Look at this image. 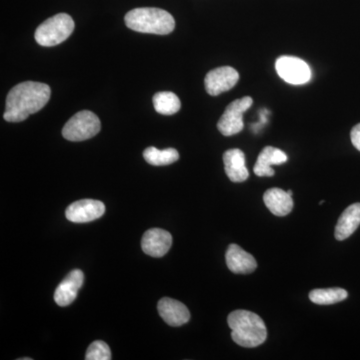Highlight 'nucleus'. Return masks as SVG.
<instances>
[{
	"label": "nucleus",
	"mask_w": 360,
	"mask_h": 360,
	"mask_svg": "<svg viewBox=\"0 0 360 360\" xmlns=\"http://www.w3.org/2000/svg\"><path fill=\"white\" fill-rule=\"evenodd\" d=\"M225 174L232 182H243L250 176L245 165V155L238 148L229 149L224 155Z\"/></svg>",
	"instance_id": "nucleus-14"
},
{
	"label": "nucleus",
	"mask_w": 360,
	"mask_h": 360,
	"mask_svg": "<svg viewBox=\"0 0 360 360\" xmlns=\"http://www.w3.org/2000/svg\"><path fill=\"white\" fill-rule=\"evenodd\" d=\"M359 224L360 203H354L340 215L335 226V238L341 241L349 238L359 229Z\"/></svg>",
	"instance_id": "nucleus-17"
},
{
	"label": "nucleus",
	"mask_w": 360,
	"mask_h": 360,
	"mask_svg": "<svg viewBox=\"0 0 360 360\" xmlns=\"http://www.w3.org/2000/svg\"><path fill=\"white\" fill-rule=\"evenodd\" d=\"M86 360H110V348L103 340H96L92 342L87 348Z\"/></svg>",
	"instance_id": "nucleus-21"
},
{
	"label": "nucleus",
	"mask_w": 360,
	"mask_h": 360,
	"mask_svg": "<svg viewBox=\"0 0 360 360\" xmlns=\"http://www.w3.org/2000/svg\"><path fill=\"white\" fill-rule=\"evenodd\" d=\"M309 300L315 304L329 305L343 302L347 300L348 293L343 288H322V290H314L309 292Z\"/></svg>",
	"instance_id": "nucleus-20"
},
{
	"label": "nucleus",
	"mask_w": 360,
	"mask_h": 360,
	"mask_svg": "<svg viewBox=\"0 0 360 360\" xmlns=\"http://www.w3.org/2000/svg\"><path fill=\"white\" fill-rule=\"evenodd\" d=\"M143 158L149 165L155 167L169 165L179 160V153L176 149L167 148L165 150H160L153 146L148 148L143 151Z\"/></svg>",
	"instance_id": "nucleus-19"
},
{
	"label": "nucleus",
	"mask_w": 360,
	"mask_h": 360,
	"mask_svg": "<svg viewBox=\"0 0 360 360\" xmlns=\"http://www.w3.org/2000/svg\"><path fill=\"white\" fill-rule=\"evenodd\" d=\"M105 212L103 202L94 200H82L71 203L66 208V219L75 224H85L101 219Z\"/></svg>",
	"instance_id": "nucleus-9"
},
{
	"label": "nucleus",
	"mask_w": 360,
	"mask_h": 360,
	"mask_svg": "<svg viewBox=\"0 0 360 360\" xmlns=\"http://www.w3.org/2000/svg\"><path fill=\"white\" fill-rule=\"evenodd\" d=\"M239 73L231 66L215 68L206 75L205 90L208 94L217 96L222 92L229 91L238 84Z\"/></svg>",
	"instance_id": "nucleus-8"
},
{
	"label": "nucleus",
	"mask_w": 360,
	"mask_h": 360,
	"mask_svg": "<svg viewBox=\"0 0 360 360\" xmlns=\"http://www.w3.org/2000/svg\"><path fill=\"white\" fill-rule=\"evenodd\" d=\"M51 90L41 82H25L15 85L7 94L4 118L8 122H21L46 105Z\"/></svg>",
	"instance_id": "nucleus-1"
},
{
	"label": "nucleus",
	"mask_w": 360,
	"mask_h": 360,
	"mask_svg": "<svg viewBox=\"0 0 360 360\" xmlns=\"http://www.w3.org/2000/svg\"><path fill=\"white\" fill-rule=\"evenodd\" d=\"M101 129L99 118L91 111L82 110L65 123L63 135L70 141H84L96 136Z\"/></svg>",
	"instance_id": "nucleus-5"
},
{
	"label": "nucleus",
	"mask_w": 360,
	"mask_h": 360,
	"mask_svg": "<svg viewBox=\"0 0 360 360\" xmlns=\"http://www.w3.org/2000/svg\"><path fill=\"white\" fill-rule=\"evenodd\" d=\"M124 20L130 30L150 34H169L175 28L174 16L167 11L155 7L132 9L127 13Z\"/></svg>",
	"instance_id": "nucleus-3"
},
{
	"label": "nucleus",
	"mask_w": 360,
	"mask_h": 360,
	"mask_svg": "<svg viewBox=\"0 0 360 360\" xmlns=\"http://www.w3.org/2000/svg\"><path fill=\"white\" fill-rule=\"evenodd\" d=\"M158 309L161 319L170 326H184L191 319V312L186 305L172 298H161Z\"/></svg>",
	"instance_id": "nucleus-12"
},
{
	"label": "nucleus",
	"mask_w": 360,
	"mask_h": 360,
	"mask_svg": "<svg viewBox=\"0 0 360 360\" xmlns=\"http://www.w3.org/2000/svg\"><path fill=\"white\" fill-rule=\"evenodd\" d=\"M264 201L266 207L276 217H285L293 210L292 196L277 187L265 191Z\"/></svg>",
	"instance_id": "nucleus-16"
},
{
	"label": "nucleus",
	"mask_w": 360,
	"mask_h": 360,
	"mask_svg": "<svg viewBox=\"0 0 360 360\" xmlns=\"http://www.w3.org/2000/svg\"><path fill=\"white\" fill-rule=\"evenodd\" d=\"M75 30V21L66 13H59L45 20L37 27L34 39L41 46L51 47L63 44Z\"/></svg>",
	"instance_id": "nucleus-4"
},
{
	"label": "nucleus",
	"mask_w": 360,
	"mask_h": 360,
	"mask_svg": "<svg viewBox=\"0 0 360 360\" xmlns=\"http://www.w3.org/2000/svg\"><path fill=\"white\" fill-rule=\"evenodd\" d=\"M231 338L243 347H257L264 343L267 329L262 317L248 310H236L227 317Z\"/></svg>",
	"instance_id": "nucleus-2"
},
{
	"label": "nucleus",
	"mask_w": 360,
	"mask_h": 360,
	"mask_svg": "<svg viewBox=\"0 0 360 360\" xmlns=\"http://www.w3.org/2000/svg\"><path fill=\"white\" fill-rule=\"evenodd\" d=\"M350 137H352V142L354 148L360 151V123L352 129Z\"/></svg>",
	"instance_id": "nucleus-22"
},
{
	"label": "nucleus",
	"mask_w": 360,
	"mask_h": 360,
	"mask_svg": "<svg viewBox=\"0 0 360 360\" xmlns=\"http://www.w3.org/2000/svg\"><path fill=\"white\" fill-rule=\"evenodd\" d=\"M225 259L229 270L236 274H250L257 267L255 258L234 243L227 248Z\"/></svg>",
	"instance_id": "nucleus-13"
},
{
	"label": "nucleus",
	"mask_w": 360,
	"mask_h": 360,
	"mask_svg": "<svg viewBox=\"0 0 360 360\" xmlns=\"http://www.w3.org/2000/svg\"><path fill=\"white\" fill-rule=\"evenodd\" d=\"M172 245V236L169 232L161 229H151L143 234L141 248L149 257H165Z\"/></svg>",
	"instance_id": "nucleus-10"
},
{
	"label": "nucleus",
	"mask_w": 360,
	"mask_h": 360,
	"mask_svg": "<svg viewBox=\"0 0 360 360\" xmlns=\"http://www.w3.org/2000/svg\"><path fill=\"white\" fill-rule=\"evenodd\" d=\"M276 70L277 75L290 84H305L311 78L309 65L295 56H281L276 60Z\"/></svg>",
	"instance_id": "nucleus-7"
},
{
	"label": "nucleus",
	"mask_w": 360,
	"mask_h": 360,
	"mask_svg": "<svg viewBox=\"0 0 360 360\" xmlns=\"http://www.w3.org/2000/svg\"><path fill=\"white\" fill-rule=\"evenodd\" d=\"M252 103V98L250 96H245L229 104L217 123L220 134H224V136H232L239 134L245 127L243 113L250 108Z\"/></svg>",
	"instance_id": "nucleus-6"
},
{
	"label": "nucleus",
	"mask_w": 360,
	"mask_h": 360,
	"mask_svg": "<svg viewBox=\"0 0 360 360\" xmlns=\"http://www.w3.org/2000/svg\"><path fill=\"white\" fill-rule=\"evenodd\" d=\"M288 194H290L291 196H292V191H288Z\"/></svg>",
	"instance_id": "nucleus-23"
},
{
	"label": "nucleus",
	"mask_w": 360,
	"mask_h": 360,
	"mask_svg": "<svg viewBox=\"0 0 360 360\" xmlns=\"http://www.w3.org/2000/svg\"><path fill=\"white\" fill-rule=\"evenodd\" d=\"M153 105L155 110L163 115H175L181 108L179 96L170 91H161L155 94Z\"/></svg>",
	"instance_id": "nucleus-18"
},
{
	"label": "nucleus",
	"mask_w": 360,
	"mask_h": 360,
	"mask_svg": "<svg viewBox=\"0 0 360 360\" xmlns=\"http://www.w3.org/2000/svg\"><path fill=\"white\" fill-rule=\"evenodd\" d=\"M84 281V274L82 270L75 269L59 283L54 292V302L59 307H68L77 298L78 290Z\"/></svg>",
	"instance_id": "nucleus-11"
},
{
	"label": "nucleus",
	"mask_w": 360,
	"mask_h": 360,
	"mask_svg": "<svg viewBox=\"0 0 360 360\" xmlns=\"http://www.w3.org/2000/svg\"><path fill=\"white\" fill-rule=\"evenodd\" d=\"M286 161H288V155H285V153L281 149L266 146L258 155L253 172L257 176L271 177L274 175L272 165H281L285 163Z\"/></svg>",
	"instance_id": "nucleus-15"
}]
</instances>
